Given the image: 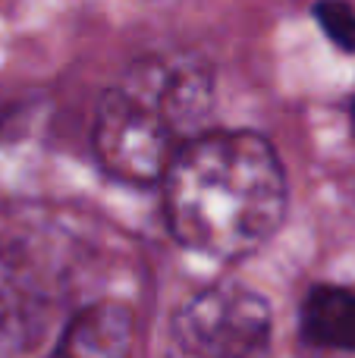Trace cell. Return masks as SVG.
<instances>
[{
    "label": "cell",
    "instance_id": "cell-1",
    "mask_svg": "<svg viewBox=\"0 0 355 358\" xmlns=\"http://www.w3.org/2000/svg\"><path fill=\"white\" fill-rule=\"evenodd\" d=\"M164 210L176 242L220 261L258 252L287 214V173L258 132H201L164 173Z\"/></svg>",
    "mask_w": 355,
    "mask_h": 358
},
{
    "label": "cell",
    "instance_id": "cell-2",
    "mask_svg": "<svg viewBox=\"0 0 355 358\" xmlns=\"http://www.w3.org/2000/svg\"><path fill=\"white\" fill-rule=\"evenodd\" d=\"M167 69L154 66L148 73H136L132 85L110 88L98 101L94 120V155L107 173L126 182L148 185L167 173L173 155L180 151L173 129L167 126L157 92Z\"/></svg>",
    "mask_w": 355,
    "mask_h": 358
},
{
    "label": "cell",
    "instance_id": "cell-3",
    "mask_svg": "<svg viewBox=\"0 0 355 358\" xmlns=\"http://www.w3.org/2000/svg\"><path fill=\"white\" fill-rule=\"evenodd\" d=\"M270 305L255 289L217 283L176 311L167 358H268Z\"/></svg>",
    "mask_w": 355,
    "mask_h": 358
},
{
    "label": "cell",
    "instance_id": "cell-4",
    "mask_svg": "<svg viewBox=\"0 0 355 358\" xmlns=\"http://www.w3.org/2000/svg\"><path fill=\"white\" fill-rule=\"evenodd\" d=\"M132 311L123 302H94L63 330L50 358H129Z\"/></svg>",
    "mask_w": 355,
    "mask_h": 358
},
{
    "label": "cell",
    "instance_id": "cell-5",
    "mask_svg": "<svg viewBox=\"0 0 355 358\" xmlns=\"http://www.w3.org/2000/svg\"><path fill=\"white\" fill-rule=\"evenodd\" d=\"M302 336L312 346L355 352V289L314 286L302 305Z\"/></svg>",
    "mask_w": 355,
    "mask_h": 358
},
{
    "label": "cell",
    "instance_id": "cell-6",
    "mask_svg": "<svg viewBox=\"0 0 355 358\" xmlns=\"http://www.w3.org/2000/svg\"><path fill=\"white\" fill-rule=\"evenodd\" d=\"M157 107H161L167 126L173 136L195 138L201 136V123L211 117L214 110V85L211 76L201 69H180V73H167L157 92Z\"/></svg>",
    "mask_w": 355,
    "mask_h": 358
},
{
    "label": "cell",
    "instance_id": "cell-7",
    "mask_svg": "<svg viewBox=\"0 0 355 358\" xmlns=\"http://www.w3.org/2000/svg\"><path fill=\"white\" fill-rule=\"evenodd\" d=\"M321 31L346 54H355V10L346 0H318L312 6Z\"/></svg>",
    "mask_w": 355,
    "mask_h": 358
},
{
    "label": "cell",
    "instance_id": "cell-8",
    "mask_svg": "<svg viewBox=\"0 0 355 358\" xmlns=\"http://www.w3.org/2000/svg\"><path fill=\"white\" fill-rule=\"evenodd\" d=\"M349 120H352V132H355V101H352V107H349Z\"/></svg>",
    "mask_w": 355,
    "mask_h": 358
}]
</instances>
